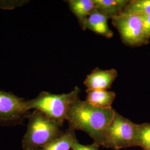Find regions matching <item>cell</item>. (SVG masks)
Wrapping results in <instances>:
<instances>
[{
  "instance_id": "obj_1",
  "label": "cell",
  "mask_w": 150,
  "mask_h": 150,
  "mask_svg": "<svg viewBox=\"0 0 150 150\" xmlns=\"http://www.w3.org/2000/svg\"><path fill=\"white\" fill-rule=\"evenodd\" d=\"M116 112L112 108L102 109L93 106L79 97L71 105L66 121L69 127L85 132L93 139V144L100 146Z\"/></svg>"
},
{
  "instance_id": "obj_2",
  "label": "cell",
  "mask_w": 150,
  "mask_h": 150,
  "mask_svg": "<svg viewBox=\"0 0 150 150\" xmlns=\"http://www.w3.org/2000/svg\"><path fill=\"white\" fill-rule=\"evenodd\" d=\"M27 117V131L22 142L24 150L41 149L64 133L59 123L38 110L29 114Z\"/></svg>"
},
{
  "instance_id": "obj_3",
  "label": "cell",
  "mask_w": 150,
  "mask_h": 150,
  "mask_svg": "<svg viewBox=\"0 0 150 150\" xmlns=\"http://www.w3.org/2000/svg\"><path fill=\"white\" fill-rule=\"evenodd\" d=\"M80 92L77 86L67 93L53 94L42 91L36 98L27 101L26 106L28 110L35 109L43 113L62 126L66 120L71 105L79 97Z\"/></svg>"
},
{
  "instance_id": "obj_4",
  "label": "cell",
  "mask_w": 150,
  "mask_h": 150,
  "mask_svg": "<svg viewBox=\"0 0 150 150\" xmlns=\"http://www.w3.org/2000/svg\"><path fill=\"white\" fill-rule=\"evenodd\" d=\"M139 125L116 112L105 132L102 146L119 150L137 146Z\"/></svg>"
},
{
  "instance_id": "obj_5",
  "label": "cell",
  "mask_w": 150,
  "mask_h": 150,
  "mask_svg": "<svg viewBox=\"0 0 150 150\" xmlns=\"http://www.w3.org/2000/svg\"><path fill=\"white\" fill-rule=\"evenodd\" d=\"M112 22L117 29L122 41L127 45L139 46L148 43L140 16L122 12L112 18Z\"/></svg>"
},
{
  "instance_id": "obj_6",
  "label": "cell",
  "mask_w": 150,
  "mask_h": 150,
  "mask_svg": "<svg viewBox=\"0 0 150 150\" xmlns=\"http://www.w3.org/2000/svg\"><path fill=\"white\" fill-rule=\"evenodd\" d=\"M26 101L11 92L0 91V123H15L28 117Z\"/></svg>"
},
{
  "instance_id": "obj_7",
  "label": "cell",
  "mask_w": 150,
  "mask_h": 150,
  "mask_svg": "<svg viewBox=\"0 0 150 150\" xmlns=\"http://www.w3.org/2000/svg\"><path fill=\"white\" fill-rule=\"evenodd\" d=\"M117 75V71L114 69L103 70L97 67L87 76L83 84L87 90H107L111 88Z\"/></svg>"
},
{
  "instance_id": "obj_8",
  "label": "cell",
  "mask_w": 150,
  "mask_h": 150,
  "mask_svg": "<svg viewBox=\"0 0 150 150\" xmlns=\"http://www.w3.org/2000/svg\"><path fill=\"white\" fill-rule=\"evenodd\" d=\"M110 18L105 14L94 8L86 19L85 23V30L88 29L97 34L105 38H112L113 33L108 26Z\"/></svg>"
},
{
  "instance_id": "obj_9",
  "label": "cell",
  "mask_w": 150,
  "mask_h": 150,
  "mask_svg": "<svg viewBox=\"0 0 150 150\" xmlns=\"http://www.w3.org/2000/svg\"><path fill=\"white\" fill-rule=\"evenodd\" d=\"M86 102L102 109L111 108L116 95L113 91L86 90Z\"/></svg>"
},
{
  "instance_id": "obj_10",
  "label": "cell",
  "mask_w": 150,
  "mask_h": 150,
  "mask_svg": "<svg viewBox=\"0 0 150 150\" xmlns=\"http://www.w3.org/2000/svg\"><path fill=\"white\" fill-rule=\"evenodd\" d=\"M95 8L112 18L123 12L129 0H93Z\"/></svg>"
},
{
  "instance_id": "obj_11",
  "label": "cell",
  "mask_w": 150,
  "mask_h": 150,
  "mask_svg": "<svg viewBox=\"0 0 150 150\" xmlns=\"http://www.w3.org/2000/svg\"><path fill=\"white\" fill-rule=\"evenodd\" d=\"M70 10L78 19L82 30H85V23L91 11L95 8L93 0H69Z\"/></svg>"
},
{
  "instance_id": "obj_12",
  "label": "cell",
  "mask_w": 150,
  "mask_h": 150,
  "mask_svg": "<svg viewBox=\"0 0 150 150\" xmlns=\"http://www.w3.org/2000/svg\"><path fill=\"white\" fill-rule=\"evenodd\" d=\"M76 139L75 129L69 127L59 137L37 150H69Z\"/></svg>"
},
{
  "instance_id": "obj_13",
  "label": "cell",
  "mask_w": 150,
  "mask_h": 150,
  "mask_svg": "<svg viewBox=\"0 0 150 150\" xmlns=\"http://www.w3.org/2000/svg\"><path fill=\"white\" fill-rule=\"evenodd\" d=\"M123 12L139 16L150 15V0L129 1Z\"/></svg>"
},
{
  "instance_id": "obj_14",
  "label": "cell",
  "mask_w": 150,
  "mask_h": 150,
  "mask_svg": "<svg viewBox=\"0 0 150 150\" xmlns=\"http://www.w3.org/2000/svg\"><path fill=\"white\" fill-rule=\"evenodd\" d=\"M137 146L144 150H150V123L139 125Z\"/></svg>"
},
{
  "instance_id": "obj_15",
  "label": "cell",
  "mask_w": 150,
  "mask_h": 150,
  "mask_svg": "<svg viewBox=\"0 0 150 150\" xmlns=\"http://www.w3.org/2000/svg\"><path fill=\"white\" fill-rule=\"evenodd\" d=\"M140 17L143 24L145 38L146 41L149 42V40L150 38V15Z\"/></svg>"
},
{
  "instance_id": "obj_16",
  "label": "cell",
  "mask_w": 150,
  "mask_h": 150,
  "mask_svg": "<svg viewBox=\"0 0 150 150\" xmlns=\"http://www.w3.org/2000/svg\"><path fill=\"white\" fill-rule=\"evenodd\" d=\"M99 146L93 143L90 145H83L80 144L76 139L72 145L71 149L73 150H100Z\"/></svg>"
}]
</instances>
